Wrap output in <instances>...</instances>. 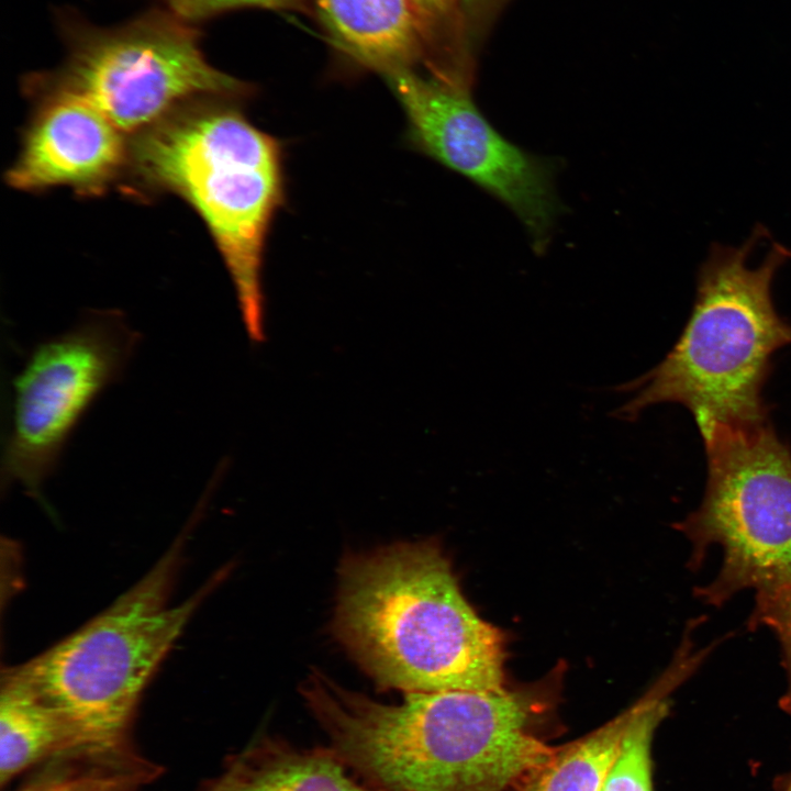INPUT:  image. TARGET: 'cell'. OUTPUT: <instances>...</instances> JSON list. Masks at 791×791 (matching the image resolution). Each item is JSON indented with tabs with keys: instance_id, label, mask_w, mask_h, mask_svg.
<instances>
[{
	"instance_id": "6da1fadb",
	"label": "cell",
	"mask_w": 791,
	"mask_h": 791,
	"mask_svg": "<svg viewBox=\"0 0 791 791\" xmlns=\"http://www.w3.org/2000/svg\"><path fill=\"white\" fill-rule=\"evenodd\" d=\"M301 694L336 757L380 791H504L556 750L530 731L527 692H413L385 704L315 671Z\"/></svg>"
},
{
	"instance_id": "7a4b0ae2",
	"label": "cell",
	"mask_w": 791,
	"mask_h": 791,
	"mask_svg": "<svg viewBox=\"0 0 791 791\" xmlns=\"http://www.w3.org/2000/svg\"><path fill=\"white\" fill-rule=\"evenodd\" d=\"M333 628L380 688H504L503 634L468 602L433 539L345 556Z\"/></svg>"
},
{
	"instance_id": "3957f363",
	"label": "cell",
	"mask_w": 791,
	"mask_h": 791,
	"mask_svg": "<svg viewBox=\"0 0 791 791\" xmlns=\"http://www.w3.org/2000/svg\"><path fill=\"white\" fill-rule=\"evenodd\" d=\"M200 97L133 135L129 161L154 189L182 198L200 215L233 282L248 339H266L263 263L283 203L280 142L231 102Z\"/></svg>"
},
{
	"instance_id": "277c9868",
	"label": "cell",
	"mask_w": 791,
	"mask_h": 791,
	"mask_svg": "<svg viewBox=\"0 0 791 791\" xmlns=\"http://www.w3.org/2000/svg\"><path fill=\"white\" fill-rule=\"evenodd\" d=\"M765 234L758 226L739 247H712L678 342L657 366L616 387L630 394L614 410L616 419L634 421L661 403L682 404L695 420L766 419L761 391L771 357L791 344V324L776 311L771 283L791 249L775 243L764 261L751 268L750 252Z\"/></svg>"
},
{
	"instance_id": "5b68a950",
	"label": "cell",
	"mask_w": 791,
	"mask_h": 791,
	"mask_svg": "<svg viewBox=\"0 0 791 791\" xmlns=\"http://www.w3.org/2000/svg\"><path fill=\"white\" fill-rule=\"evenodd\" d=\"M132 588L88 623L18 666L55 711L68 750L108 754L129 749L141 697L177 638L219 578L177 605L169 602L185 536Z\"/></svg>"
},
{
	"instance_id": "8992f818",
	"label": "cell",
	"mask_w": 791,
	"mask_h": 791,
	"mask_svg": "<svg viewBox=\"0 0 791 791\" xmlns=\"http://www.w3.org/2000/svg\"><path fill=\"white\" fill-rule=\"evenodd\" d=\"M708 459L700 506L677 524L695 568L712 545L723 552L713 581L694 590L720 606L744 589L765 598L791 586V449L767 420H695Z\"/></svg>"
},
{
	"instance_id": "52a82bcc",
	"label": "cell",
	"mask_w": 791,
	"mask_h": 791,
	"mask_svg": "<svg viewBox=\"0 0 791 791\" xmlns=\"http://www.w3.org/2000/svg\"><path fill=\"white\" fill-rule=\"evenodd\" d=\"M68 57L41 86L70 91L124 135L152 126L200 97L236 99L252 88L203 57L199 34L170 11H151L114 29L66 25Z\"/></svg>"
},
{
	"instance_id": "ba28073f",
	"label": "cell",
	"mask_w": 791,
	"mask_h": 791,
	"mask_svg": "<svg viewBox=\"0 0 791 791\" xmlns=\"http://www.w3.org/2000/svg\"><path fill=\"white\" fill-rule=\"evenodd\" d=\"M140 335L115 311L93 312L37 344L13 379L11 423L1 482L43 501L76 426L126 368Z\"/></svg>"
},
{
	"instance_id": "9c48e42d",
	"label": "cell",
	"mask_w": 791,
	"mask_h": 791,
	"mask_svg": "<svg viewBox=\"0 0 791 791\" xmlns=\"http://www.w3.org/2000/svg\"><path fill=\"white\" fill-rule=\"evenodd\" d=\"M385 77L413 146L503 202L543 248L559 209L553 167L504 138L472 102L470 87L413 68Z\"/></svg>"
},
{
	"instance_id": "30bf717a",
	"label": "cell",
	"mask_w": 791,
	"mask_h": 791,
	"mask_svg": "<svg viewBox=\"0 0 791 791\" xmlns=\"http://www.w3.org/2000/svg\"><path fill=\"white\" fill-rule=\"evenodd\" d=\"M40 88L45 94L7 182L25 191L69 186L80 193L102 192L129 161L124 134L83 98Z\"/></svg>"
},
{
	"instance_id": "8fae6325",
	"label": "cell",
	"mask_w": 791,
	"mask_h": 791,
	"mask_svg": "<svg viewBox=\"0 0 791 791\" xmlns=\"http://www.w3.org/2000/svg\"><path fill=\"white\" fill-rule=\"evenodd\" d=\"M337 45L383 75L430 62L427 42L410 0H312Z\"/></svg>"
},
{
	"instance_id": "7c38bea8",
	"label": "cell",
	"mask_w": 791,
	"mask_h": 791,
	"mask_svg": "<svg viewBox=\"0 0 791 791\" xmlns=\"http://www.w3.org/2000/svg\"><path fill=\"white\" fill-rule=\"evenodd\" d=\"M346 770L330 747L299 748L261 737L232 756L205 791H380L357 783Z\"/></svg>"
},
{
	"instance_id": "4fadbf2b",
	"label": "cell",
	"mask_w": 791,
	"mask_h": 791,
	"mask_svg": "<svg viewBox=\"0 0 791 791\" xmlns=\"http://www.w3.org/2000/svg\"><path fill=\"white\" fill-rule=\"evenodd\" d=\"M66 729L55 711L13 668L0 690V783L67 751Z\"/></svg>"
},
{
	"instance_id": "5bb4252c",
	"label": "cell",
	"mask_w": 791,
	"mask_h": 791,
	"mask_svg": "<svg viewBox=\"0 0 791 791\" xmlns=\"http://www.w3.org/2000/svg\"><path fill=\"white\" fill-rule=\"evenodd\" d=\"M684 637L668 669L638 700V710L600 791H653L651 742L666 717L670 694L701 665L708 649H693Z\"/></svg>"
},
{
	"instance_id": "9a60e30c",
	"label": "cell",
	"mask_w": 791,
	"mask_h": 791,
	"mask_svg": "<svg viewBox=\"0 0 791 791\" xmlns=\"http://www.w3.org/2000/svg\"><path fill=\"white\" fill-rule=\"evenodd\" d=\"M638 710V701L587 736L556 748L524 791H600Z\"/></svg>"
},
{
	"instance_id": "2e32d148",
	"label": "cell",
	"mask_w": 791,
	"mask_h": 791,
	"mask_svg": "<svg viewBox=\"0 0 791 791\" xmlns=\"http://www.w3.org/2000/svg\"><path fill=\"white\" fill-rule=\"evenodd\" d=\"M16 791H141L158 768L131 748L109 754L65 751Z\"/></svg>"
},
{
	"instance_id": "e0dca14e",
	"label": "cell",
	"mask_w": 791,
	"mask_h": 791,
	"mask_svg": "<svg viewBox=\"0 0 791 791\" xmlns=\"http://www.w3.org/2000/svg\"><path fill=\"white\" fill-rule=\"evenodd\" d=\"M748 626L756 630L766 626L777 636L782 653V664L788 687L780 700L781 708L791 715V586L765 598H756Z\"/></svg>"
},
{
	"instance_id": "ac0fdd59",
	"label": "cell",
	"mask_w": 791,
	"mask_h": 791,
	"mask_svg": "<svg viewBox=\"0 0 791 791\" xmlns=\"http://www.w3.org/2000/svg\"><path fill=\"white\" fill-rule=\"evenodd\" d=\"M168 11L186 22H196L233 9L255 7L272 10H301L305 0H163Z\"/></svg>"
},
{
	"instance_id": "d6986e66",
	"label": "cell",
	"mask_w": 791,
	"mask_h": 791,
	"mask_svg": "<svg viewBox=\"0 0 791 791\" xmlns=\"http://www.w3.org/2000/svg\"><path fill=\"white\" fill-rule=\"evenodd\" d=\"M423 29L430 51L436 47L439 33L458 23L459 0H410Z\"/></svg>"
},
{
	"instance_id": "ffe728a7",
	"label": "cell",
	"mask_w": 791,
	"mask_h": 791,
	"mask_svg": "<svg viewBox=\"0 0 791 791\" xmlns=\"http://www.w3.org/2000/svg\"><path fill=\"white\" fill-rule=\"evenodd\" d=\"M779 791H791V773L787 776L783 782H781Z\"/></svg>"
},
{
	"instance_id": "44dd1931",
	"label": "cell",
	"mask_w": 791,
	"mask_h": 791,
	"mask_svg": "<svg viewBox=\"0 0 791 791\" xmlns=\"http://www.w3.org/2000/svg\"><path fill=\"white\" fill-rule=\"evenodd\" d=\"M466 1V0H465Z\"/></svg>"
}]
</instances>
